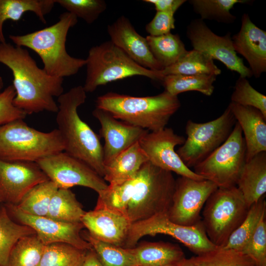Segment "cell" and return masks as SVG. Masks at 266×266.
Masks as SVG:
<instances>
[{"instance_id": "cell-1", "label": "cell", "mask_w": 266, "mask_h": 266, "mask_svg": "<svg viewBox=\"0 0 266 266\" xmlns=\"http://www.w3.org/2000/svg\"><path fill=\"white\" fill-rule=\"evenodd\" d=\"M0 63L12 72L15 106L27 115L57 112L54 97L63 93V78L48 75L38 66L27 49L6 42L0 43Z\"/></svg>"}, {"instance_id": "cell-2", "label": "cell", "mask_w": 266, "mask_h": 266, "mask_svg": "<svg viewBox=\"0 0 266 266\" xmlns=\"http://www.w3.org/2000/svg\"><path fill=\"white\" fill-rule=\"evenodd\" d=\"M86 93L83 86L79 85L58 97L57 129L64 143V151L83 161L103 177V148L99 137L77 111L86 101Z\"/></svg>"}, {"instance_id": "cell-3", "label": "cell", "mask_w": 266, "mask_h": 266, "mask_svg": "<svg viewBox=\"0 0 266 266\" xmlns=\"http://www.w3.org/2000/svg\"><path fill=\"white\" fill-rule=\"evenodd\" d=\"M77 21L75 15L66 11L49 27L23 35H10L9 38L15 45L35 52L48 75L64 78L76 74L86 64V59L72 57L66 50L68 32Z\"/></svg>"}, {"instance_id": "cell-4", "label": "cell", "mask_w": 266, "mask_h": 266, "mask_svg": "<svg viewBox=\"0 0 266 266\" xmlns=\"http://www.w3.org/2000/svg\"><path fill=\"white\" fill-rule=\"evenodd\" d=\"M96 103L97 108L109 112L115 118L150 132L166 128L181 106L177 96L166 91L146 97L108 92L98 97Z\"/></svg>"}, {"instance_id": "cell-5", "label": "cell", "mask_w": 266, "mask_h": 266, "mask_svg": "<svg viewBox=\"0 0 266 266\" xmlns=\"http://www.w3.org/2000/svg\"><path fill=\"white\" fill-rule=\"evenodd\" d=\"M175 179L171 172L148 161L131 179V199L126 215L132 223L161 213L171 205Z\"/></svg>"}, {"instance_id": "cell-6", "label": "cell", "mask_w": 266, "mask_h": 266, "mask_svg": "<svg viewBox=\"0 0 266 266\" xmlns=\"http://www.w3.org/2000/svg\"><path fill=\"white\" fill-rule=\"evenodd\" d=\"M57 129L49 132L37 130L23 120L0 126V160L36 163L48 156L64 151Z\"/></svg>"}, {"instance_id": "cell-7", "label": "cell", "mask_w": 266, "mask_h": 266, "mask_svg": "<svg viewBox=\"0 0 266 266\" xmlns=\"http://www.w3.org/2000/svg\"><path fill=\"white\" fill-rule=\"evenodd\" d=\"M86 77L83 88L86 93L100 86L134 76H142L163 81L160 71L144 67L133 60L111 40L93 46L86 59Z\"/></svg>"}, {"instance_id": "cell-8", "label": "cell", "mask_w": 266, "mask_h": 266, "mask_svg": "<svg viewBox=\"0 0 266 266\" xmlns=\"http://www.w3.org/2000/svg\"><path fill=\"white\" fill-rule=\"evenodd\" d=\"M249 208L236 186L218 188L206 201L202 212L201 221L209 240L224 247Z\"/></svg>"}, {"instance_id": "cell-9", "label": "cell", "mask_w": 266, "mask_h": 266, "mask_svg": "<svg viewBox=\"0 0 266 266\" xmlns=\"http://www.w3.org/2000/svg\"><path fill=\"white\" fill-rule=\"evenodd\" d=\"M236 122L228 107L210 121L199 123L188 120L185 126L187 138L176 153L187 167H194L227 139Z\"/></svg>"}, {"instance_id": "cell-10", "label": "cell", "mask_w": 266, "mask_h": 266, "mask_svg": "<svg viewBox=\"0 0 266 266\" xmlns=\"http://www.w3.org/2000/svg\"><path fill=\"white\" fill-rule=\"evenodd\" d=\"M246 147L241 129L236 122L227 139L203 161L194 172L218 188L236 186L246 163Z\"/></svg>"}, {"instance_id": "cell-11", "label": "cell", "mask_w": 266, "mask_h": 266, "mask_svg": "<svg viewBox=\"0 0 266 266\" xmlns=\"http://www.w3.org/2000/svg\"><path fill=\"white\" fill-rule=\"evenodd\" d=\"M159 233L172 236L197 256L218 247L209 240L201 220L192 226L181 225L170 221L164 213L132 223L124 248H133L142 237Z\"/></svg>"}, {"instance_id": "cell-12", "label": "cell", "mask_w": 266, "mask_h": 266, "mask_svg": "<svg viewBox=\"0 0 266 266\" xmlns=\"http://www.w3.org/2000/svg\"><path fill=\"white\" fill-rule=\"evenodd\" d=\"M36 163L59 188L80 186L90 188L99 194L108 186L103 178L91 167L65 151L44 157Z\"/></svg>"}, {"instance_id": "cell-13", "label": "cell", "mask_w": 266, "mask_h": 266, "mask_svg": "<svg viewBox=\"0 0 266 266\" xmlns=\"http://www.w3.org/2000/svg\"><path fill=\"white\" fill-rule=\"evenodd\" d=\"M218 187L212 181L180 176L175 180L168 219L181 225L192 226L200 221V212L210 195Z\"/></svg>"}, {"instance_id": "cell-14", "label": "cell", "mask_w": 266, "mask_h": 266, "mask_svg": "<svg viewBox=\"0 0 266 266\" xmlns=\"http://www.w3.org/2000/svg\"><path fill=\"white\" fill-rule=\"evenodd\" d=\"M186 35L193 49L222 62L228 69L240 76L250 78L253 73L235 52L231 36L228 33L219 36L213 33L200 18L192 20L187 27Z\"/></svg>"}, {"instance_id": "cell-15", "label": "cell", "mask_w": 266, "mask_h": 266, "mask_svg": "<svg viewBox=\"0 0 266 266\" xmlns=\"http://www.w3.org/2000/svg\"><path fill=\"white\" fill-rule=\"evenodd\" d=\"M183 136L170 128L148 132L138 141L148 161L163 169L197 180L205 179L187 167L175 151V147L184 144Z\"/></svg>"}, {"instance_id": "cell-16", "label": "cell", "mask_w": 266, "mask_h": 266, "mask_svg": "<svg viewBox=\"0 0 266 266\" xmlns=\"http://www.w3.org/2000/svg\"><path fill=\"white\" fill-rule=\"evenodd\" d=\"M4 206L9 214L20 223L33 229L45 245L65 243L84 250L92 249L91 245L81 235V231L84 228L81 222L68 223L47 216L31 215L20 211L12 204H5Z\"/></svg>"}, {"instance_id": "cell-17", "label": "cell", "mask_w": 266, "mask_h": 266, "mask_svg": "<svg viewBox=\"0 0 266 266\" xmlns=\"http://www.w3.org/2000/svg\"><path fill=\"white\" fill-rule=\"evenodd\" d=\"M49 180L35 162L0 160V203L17 205L33 188Z\"/></svg>"}, {"instance_id": "cell-18", "label": "cell", "mask_w": 266, "mask_h": 266, "mask_svg": "<svg viewBox=\"0 0 266 266\" xmlns=\"http://www.w3.org/2000/svg\"><path fill=\"white\" fill-rule=\"evenodd\" d=\"M92 114L100 122V133L104 144L103 156L104 165L139 140L149 131L115 118L109 112L96 108Z\"/></svg>"}, {"instance_id": "cell-19", "label": "cell", "mask_w": 266, "mask_h": 266, "mask_svg": "<svg viewBox=\"0 0 266 266\" xmlns=\"http://www.w3.org/2000/svg\"><path fill=\"white\" fill-rule=\"evenodd\" d=\"M110 40L141 66L160 71L162 66L153 56L146 37L139 34L130 20L124 16L107 26Z\"/></svg>"}, {"instance_id": "cell-20", "label": "cell", "mask_w": 266, "mask_h": 266, "mask_svg": "<svg viewBox=\"0 0 266 266\" xmlns=\"http://www.w3.org/2000/svg\"><path fill=\"white\" fill-rule=\"evenodd\" d=\"M81 222L94 238L122 247L132 225L124 214L106 208L85 212Z\"/></svg>"}, {"instance_id": "cell-21", "label": "cell", "mask_w": 266, "mask_h": 266, "mask_svg": "<svg viewBox=\"0 0 266 266\" xmlns=\"http://www.w3.org/2000/svg\"><path fill=\"white\" fill-rule=\"evenodd\" d=\"M235 52L242 55L249 65L255 78L266 71V32L258 27L248 14L241 17L239 31L232 37Z\"/></svg>"}, {"instance_id": "cell-22", "label": "cell", "mask_w": 266, "mask_h": 266, "mask_svg": "<svg viewBox=\"0 0 266 266\" xmlns=\"http://www.w3.org/2000/svg\"><path fill=\"white\" fill-rule=\"evenodd\" d=\"M244 134L246 162L266 152V117L258 109L231 102L228 106Z\"/></svg>"}, {"instance_id": "cell-23", "label": "cell", "mask_w": 266, "mask_h": 266, "mask_svg": "<svg viewBox=\"0 0 266 266\" xmlns=\"http://www.w3.org/2000/svg\"><path fill=\"white\" fill-rule=\"evenodd\" d=\"M236 186L250 207L266 193V152L246 162Z\"/></svg>"}, {"instance_id": "cell-24", "label": "cell", "mask_w": 266, "mask_h": 266, "mask_svg": "<svg viewBox=\"0 0 266 266\" xmlns=\"http://www.w3.org/2000/svg\"><path fill=\"white\" fill-rule=\"evenodd\" d=\"M148 161L139 142H136L104 165L103 178L109 185L122 184L133 178Z\"/></svg>"}, {"instance_id": "cell-25", "label": "cell", "mask_w": 266, "mask_h": 266, "mask_svg": "<svg viewBox=\"0 0 266 266\" xmlns=\"http://www.w3.org/2000/svg\"><path fill=\"white\" fill-rule=\"evenodd\" d=\"M130 250L137 266H169L185 258L179 245L163 241L144 242Z\"/></svg>"}, {"instance_id": "cell-26", "label": "cell", "mask_w": 266, "mask_h": 266, "mask_svg": "<svg viewBox=\"0 0 266 266\" xmlns=\"http://www.w3.org/2000/svg\"><path fill=\"white\" fill-rule=\"evenodd\" d=\"M56 3L55 0H0V43L6 42L3 32L8 20L18 21L27 12L34 13L43 23Z\"/></svg>"}, {"instance_id": "cell-27", "label": "cell", "mask_w": 266, "mask_h": 266, "mask_svg": "<svg viewBox=\"0 0 266 266\" xmlns=\"http://www.w3.org/2000/svg\"><path fill=\"white\" fill-rule=\"evenodd\" d=\"M164 75L170 74L198 75L221 73L213 60L207 55L193 49L187 51L175 63L160 70Z\"/></svg>"}, {"instance_id": "cell-28", "label": "cell", "mask_w": 266, "mask_h": 266, "mask_svg": "<svg viewBox=\"0 0 266 266\" xmlns=\"http://www.w3.org/2000/svg\"><path fill=\"white\" fill-rule=\"evenodd\" d=\"M85 212L69 189L58 188L51 198L46 216L65 222L80 223Z\"/></svg>"}, {"instance_id": "cell-29", "label": "cell", "mask_w": 266, "mask_h": 266, "mask_svg": "<svg viewBox=\"0 0 266 266\" xmlns=\"http://www.w3.org/2000/svg\"><path fill=\"white\" fill-rule=\"evenodd\" d=\"M217 76L212 74L165 75L162 82L166 91L172 96L191 91H198L211 96L214 91V83Z\"/></svg>"}, {"instance_id": "cell-30", "label": "cell", "mask_w": 266, "mask_h": 266, "mask_svg": "<svg viewBox=\"0 0 266 266\" xmlns=\"http://www.w3.org/2000/svg\"><path fill=\"white\" fill-rule=\"evenodd\" d=\"M150 49L163 67L175 63L187 51L178 34L168 33L160 36L146 37Z\"/></svg>"}, {"instance_id": "cell-31", "label": "cell", "mask_w": 266, "mask_h": 266, "mask_svg": "<svg viewBox=\"0 0 266 266\" xmlns=\"http://www.w3.org/2000/svg\"><path fill=\"white\" fill-rule=\"evenodd\" d=\"M35 234L31 227L14 221L4 206L0 207V266H7L10 252L22 237Z\"/></svg>"}, {"instance_id": "cell-32", "label": "cell", "mask_w": 266, "mask_h": 266, "mask_svg": "<svg viewBox=\"0 0 266 266\" xmlns=\"http://www.w3.org/2000/svg\"><path fill=\"white\" fill-rule=\"evenodd\" d=\"M266 211V201L264 195L250 207L244 221L231 235L227 243L222 248L241 252L254 233Z\"/></svg>"}, {"instance_id": "cell-33", "label": "cell", "mask_w": 266, "mask_h": 266, "mask_svg": "<svg viewBox=\"0 0 266 266\" xmlns=\"http://www.w3.org/2000/svg\"><path fill=\"white\" fill-rule=\"evenodd\" d=\"M58 188L55 183L49 180L34 187L19 204L14 205L26 214L46 216L51 198Z\"/></svg>"}, {"instance_id": "cell-34", "label": "cell", "mask_w": 266, "mask_h": 266, "mask_svg": "<svg viewBox=\"0 0 266 266\" xmlns=\"http://www.w3.org/2000/svg\"><path fill=\"white\" fill-rule=\"evenodd\" d=\"M45 247L36 234L22 237L11 251L7 266H39Z\"/></svg>"}, {"instance_id": "cell-35", "label": "cell", "mask_w": 266, "mask_h": 266, "mask_svg": "<svg viewBox=\"0 0 266 266\" xmlns=\"http://www.w3.org/2000/svg\"><path fill=\"white\" fill-rule=\"evenodd\" d=\"M87 251L65 243L48 244L39 266H82Z\"/></svg>"}, {"instance_id": "cell-36", "label": "cell", "mask_w": 266, "mask_h": 266, "mask_svg": "<svg viewBox=\"0 0 266 266\" xmlns=\"http://www.w3.org/2000/svg\"><path fill=\"white\" fill-rule=\"evenodd\" d=\"M92 246L104 266H137L130 248H125L99 240L89 233L83 237Z\"/></svg>"}, {"instance_id": "cell-37", "label": "cell", "mask_w": 266, "mask_h": 266, "mask_svg": "<svg viewBox=\"0 0 266 266\" xmlns=\"http://www.w3.org/2000/svg\"><path fill=\"white\" fill-rule=\"evenodd\" d=\"M194 11L203 20H214L226 24L233 23L236 16L230 12L237 3H245V0H190Z\"/></svg>"}, {"instance_id": "cell-38", "label": "cell", "mask_w": 266, "mask_h": 266, "mask_svg": "<svg viewBox=\"0 0 266 266\" xmlns=\"http://www.w3.org/2000/svg\"><path fill=\"white\" fill-rule=\"evenodd\" d=\"M191 259L196 266H258L242 252L220 247Z\"/></svg>"}, {"instance_id": "cell-39", "label": "cell", "mask_w": 266, "mask_h": 266, "mask_svg": "<svg viewBox=\"0 0 266 266\" xmlns=\"http://www.w3.org/2000/svg\"><path fill=\"white\" fill-rule=\"evenodd\" d=\"M56 3L90 24L94 23L106 9L103 0H55Z\"/></svg>"}, {"instance_id": "cell-40", "label": "cell", "mask_w": 266, "mask_h": 266, "mask_svg": "<svg viewBox=\"0 0 266 266\" xmlns=\"http://www.w3.org/2000/svg\"><path fill=\"white\" fill-rule=\"evenodd\" d=\"M231 99V102L258 109L266 117V96L254 89L246 78L239 77Z\"/></svg>"}, {"instance_id": "cell-41", "label": "cell", "mask_w": 266, "mask_h": 266, "mask_svg": "<svg viewBox=\"0 0 266 266\" xmlns=\"http://www.w3.org/2000/svg\"><path fill=\"white\" fill-rule=\"evenodd\" d=\"M241 252L250 257L258 266H266V211Z\"/></svg>"}, {"instance_id": "cell-42", "label": "cell", "mask_w": 266, "mask_h": 266, "mask_svg": "<svg viewBox=\"0 0 266 266\" xmlns=\"http://www.w3.org/2000/svg\"><path fill=\"white\" fill-rule=\"evenodd\" d=\"M15 96L12 85L8 86L0 93V126L26 117V113L14 105Z\"/></svg>"}, {"instance_id": "cell-43", "label": "cell", "mask_w": 266, "mask_h": 266, "mask_svg": "<svg viewBox=\"0 0 266 266\" xmlns=\"http://www.w3.org/2000/svg\"><path fill=\"white\" fill-rule=\"evenodd\" d=\"M174 13L157 11L152 20L145 26L146 31L150 36H160L170 33L175 29Z\"/></svg>"}, {"instance_id": "cell-44", "label": "cell", "mask_w": 266, "mask_h": 266, "mask_svg": "<svg viewBox=\"0 0 266 266\" xmlns=\"http://www.w3.org/2000/svg\"><path fill=\"white\" fill-rule=\"evenodd\" d=\"M143 1L153 4L156 11L170 12L174 13L186 1L185 0H144Z\"/></svg>"}, {"instance_id": "cell-45", "label": "cell", "mask_w": 266, "mask_h": 266, "mask_svg": "<svg viewBox=\"0 0 266 266\" xmlns=\"http://www.w3.org/2000/svg\"><path fill=\"white\" fill-rule=\"evenodd\" d=\"M82 266H104L100 262L96 252L93 249L88 250Z\"/></svg>"}, {"instance_id": "cell-46", "label": "cell", "mask_w": 266, "mask_h": 266, "mask_svg": "<svg viewBox=\"0 0 266 266\" xmlns=\"http://www.w3.org/2000/svg\"><path fill=\"white\" fill-rule=\"evenodd\" d=\"M169 266H196L191 258L190 259L184 258L175 264Z\"/></svg>"}, {"instance_id": "cell-47", "label": "cell", "mask_w": 266, "mask_h": 266, "mask_svg": "<svg viewBox=\"0 0 266 266\" xmlns=\"http://www.w3.org/2000/svg\"><path fill=\"white\" fill-rule=\"evenodd\" d=\"M3 87V81L2 78L0 76V93L2 91Z\"/></svg>"}]
</instances>
